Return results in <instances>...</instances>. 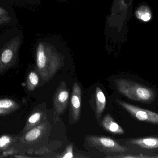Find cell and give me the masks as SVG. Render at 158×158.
<instances>
[{
	"instance_id": "9",
	"label": "cell",
	"mask_w": 158,
	"mask_h": 158,
	"mask_svg": "<svg viewBox=\"0 0 158 158\" xmlns=\"http://www.w3.org/2000/svg\"><path fill=\"white\" fill-rule=\"evenodd\" d=\"M135 16L137 19L142 22L150 21L152 17L151 7L145 2L140 4L135 10Z\"/></svg>"
},
{
	"instance_id": "16",
	"label": "cell",
	"mask_w": 158,
	"mask_h": 158,
	"mask_svg": "<svg viewBox=\"0 0 158 158\" xmlns=\"http://www.w3.org/2000/svg\"><path fill=\"white\" fill-rule=\"evenodd\" d=\"M63 158H71L73 157V147L72 145H69L67 148L66 152L65 155L63 157Z\"/></svg>"
},
{
	"instance_id": "4",
	"label": "cell",
	"mask_w": 158,
	"mask_h": 158,
	"mask_svg": "<svg viewBox=\"0 0 158 158\" xmlns=\"http://www.w3.org/2000/svg\"><path fill=\"white\" fill-rule=\"evenodd\" d=\"M117 102L122 107L138 120L158 124V113L138 107L120 100H117Z\"/></svg>"
},
{
	"instance_id": "7",
	"label": "cell",
	"mask_w": 158,
	"mask_h": 158,
	"mask_svg": "<svg viewBox=\"0 0 158 158\" xmlns=\"http://www.w3.org/2000/svg\"><path fill=\"white\" fill-rule=\"evenodd\" d=\"M102 124L104 129L109 133L119 135L124 133L123 129L114 120L110 114H107L104 117Z\"/></svg>"
},
{
	"instance_id": "15",
	"label": "cell",
	"mask_w": 158,
	"mask_h": 158,
	"mask_svg": "<svg viewBox=\"0 0 158 158\" xmlns=\"http://www.w3.org/2000/svg\"><path fill=\"white\" fill-rule=\"evenodd\" d=\"M11 136L4 135L0 137V149H4L8 146L12 142Z\"/></svg>"
},
{
	"instance_id": "17",
	"label": "cell",
	"mask_w": 158,
	"mask_h": 158,
	"mask_svg": "<svg viewBox=\"0 0 158 158\" xmlns=\"http://www.w3.org/2000/svg\"><path fill=\"white\" fill-rule=\"evenodd\" d=\"M11 20V18L7 16H0V25L9 22Z\"/></svg>"
},
{
	"instance_id": "12",
	"label": "cell",
	"mask_w": 158,
	"mask_h": 158,
	"mask_svg": "<svg viewBox=\"0 0 158 158\" xmlns=\"http://www.w3.org/2000/svg\"><path fill=\"white\" fill-rule=\"evenodd\" d=\"M43 129L44 126L41 125L31 129L25 135V140L29 142L35 141L40 136Z\"/></svg>"
},
{
	"instance_id": "14",
	"label": "cell",
	"mask_w": 158,
	"mask_h": 158,
	"mask_svg": "<svg viewBox=\"0 0 158 158\" xmlns=\"http://www.w3.org/2000/svg\"><path fill=\"white\" fill-rule=\"evenodd\" d=\"M41 116L42 113L40 112H36L32 114L28 119L27 128L28 129L37 124L40 120Z\"/></svg>"
},
{
	"instance_id": "11",
	"label": "cell",
	"mask_w": 158,
	"mask_h": 158,
	"mask_svg": "<svg viewBox=\"0 0 158 158\" xmlns=\"http://www.w3.org/2000/svg\"><path fill=\"white\" fill-rule=\"evenodd\" d=\"M18 108L16 102L9 98L0 99V115H5Z\"/></svg>"
},
{
	"instance_id": "18",
	"label": "cell",
	"mask_w": 158,
	"mask_h": 158,
	"mask_svg": "<svg viewBox=\"0 0 158 158\" xmlns=\"http://www.w3.org/2000/svg\"><path fill=\"white\" fill-rule=\"evenodd\" d=\"M7 13L3 8L0 6V16H6Z\"/></svg>"
},
{
	"instance_id": "13",
	"label": "cell",
	"mask_w": 158,
	"mask_h": 158,
	"mask_svg": "<svg viewBox=\"0 0 158 158\" xmlns=\"http://www.w3.org/2000/svg\"><path fill=\"white\" fill-rule=\"evenodd\" d=\"M39 78L38 74L34 71L30 72L27 79L28 89L30 91H33L39 84Z\"/></svg>"
},
{
	"instance_id": "10",
	"label": "cell",
	"mask_w": 158,
	"mask_h": 158,
	"mask_svg": "<svg viewBox=\"0 0 158 158\" xmlns=\"http://www.w3.org/2000/svg\"><path fill=\"white\" fill-rule=\"evenodd\" d=\"M96 114L97 118H99L106 108V96L102 90L98 86L96 88L95 91Z\"/></svg>"
},
{
	"instance_id": "5",
	"label": "cell",
	"mask_w": 158,
	"mask_h": 158,
	"mask_svg": "<svg viewBox=\"0 0 158 158\" xmlns=\"http://www.w3.org/2000/svg\"><path fill=\"white\" fill-rule=\"evenodd\" d=\"M69 93L65 82L60 83L54 98V106L56 112L62 114L66 109L68 103Z\"/></svg>"
},
{
	"instance_id": "2",
	"label": "cell",
	"mask_w": 158,
	"mask_h": 158,
	"mask_svg": "<svg viewBox=\"0 0 158 158\" xmlns=\"http://www.w3.org/2000/svg\"><path fill=\"white\" fill-rule=\"evenodd\" d=\"M20 44V38L16 37L8 42L0 50V73L15 64Z\"/></svg>"
},
{
	"instance_id": "3",
	"label": "cell",
	"mask_w": 158,
	"mask_h": 158,
	"mask_svg": "<svg viewBox=\"0 0 158 158\" xmlns=\"http://www.w3.org/2000/svg\"><path fill=\"white\" fill-rule=\"evenodd\" d=\"M87 141L90 146L106 152L122 153L126 151V148L120 145L113 139L108 137L90 135L87 137Z\"/></svg>"
},
{
	"instance_id": "8",
	"label": "cell",
	"mask_w": 158,
	"mask_h": 158,
	"mask_svg": "<svg viewBox=\"0 0 158 158\" xmlns=\"http://www.w3.org/2000/svg\"><path fill=\"white\" fill-rule=\"evenodd\" d=\"M131 144L135 145L145 149L158 148V138L147 137L134 139L129 142Z\"/></svg>"
},
{
	"instance_id": "6",
	"label": "cell",
	"mask_w": 158,
	"mask_h": 158,
	"mask_svg": "<svg viewBox=\"0 0 158 158\" xmlns=\"http://www.w3.org/2000/svg\"><path fill=\"white\" fill-rule=\"evenodd\" d=\"M81 87L77 83H75L73 85L70 107L71 116L75 122H77L80 118L81 114Z\"/></svg>"
},
{
	"instance_id": "1",
	"label": "cell",
	"mask_w": 158,
	"mask_h": 158,
	"mask_svg": "<svg viewBox=\"0 0 158 158\" xmlns=\"http://www.w3.org/2000/svg\"><path fill=\"white\" fill-rule=\"evenodd\" d=\"M119 92L131 100L143 103H151L157 96L156 91L152 88L127 79L115 80Z\"/></svg>"
}]
</instances>
